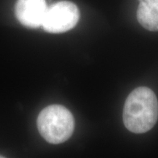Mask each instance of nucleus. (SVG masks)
<instances>
[{
    "label": "nucleus",
    "instance_id": "obj_1",
    "mask_svg": "<svg viewBox=\"0 0 158 158\" xmlns=\"http://www.w3.org/2000/svg\"><path fill=\"white\" fill-rule=\"evenodd\" d=\"M158 118V101L152 89L146 86L136 88L126 99L123 122L134 133H144L152 128Z\"/></svg>",
    "mask_w": 158,
    "mask_h": 158
},
{
    "label": "nucleus",
    "instance_id": "obj_2",
    "mask_svg": "<svg viewBox=\"0 0 158 158\" xmlns=\"http://www.w3.org/2000/svg\"><path fill=\"white\" fill-rule=\"evenodd\" d=\"M39 133L48 143L58 144L71 137L75 127L73 114L64 106L51 105L40 112L37 121Z\"/></svg>",
    "mask_w": 158,
    "mask_h": 158
},
{
    "label": "nucleus",
    "instance_id": "obj_3",
    "mask_svg": "<svg viewBox=\"0 0 158 158\" xmlns=\"http://www.w3.org/2000/svg\"><path fill=\"white\" fill-rule=\"evenodd\" d=\"M79 18L80 12L74 3L61 1L48 7L42 27L49 33H63L74 28Z\"/></svg>",
    "mask_w": 158,
    "mask_h": 158
},
{
    "label": "nucleus",
    "instance_id": "obj_4",
    "mask_svg": "<svg viewBox=\"0 0 158 158\" xmlns=\"http://www.w3.org/2000/svg\"><path fill=\"white\" fill-rule=\"evenodd\" d=\"M47 10L45 0H18L15 15L21 24L35 29L42 27Z\"/></svg>",
    "mask_w": 158,
    "mask_h": 158
},
{
    "label": "nucleus",
    "instance_id": "obj_5",
    "mask_svg": "<svg viewBox=\"0 0 158 158\" xmlns=\"http://www.w3.org/2000/svg\"><path fill=\"white\" fill-rule=\"evenodd\" d=\"M138 22L149 31H158V0H144L137 10Z\"/></svg>",
    "mask_w": 158,
    "mask_h": 158
},
{
    "label": "nucleus",
    "instance_id": "obj_6",
    "mask_svg": "<svg viewBox=\"0 0 158 158\" xmlns=\"http://www.w3.org/2000/svg\"><path fill=\"white\" fill-rule=\"evenodd\" d=\"M138 1L140 2H143V1H144V0H138Z\"/></svg>",
    "mask_w": 158,
    "mask_h": 158
},
{
    "label": "nucleus",
    "instance_id": "obj_7",
    "mask_svg": "<svg viewBox=\"0 0 158 158\" xmlns=\"http://www.w3.org/2000/svg\"><path fill=\"white\" fill-rule=\"evenodd\" d=\"M2 157H3V156H1V155H0V158H2Z\"/></svg>",
    "mask_w": 158,
    "mask_h": 158
}]
</instances>
